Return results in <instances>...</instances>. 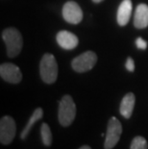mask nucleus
Listing matches in <instances>:
<instances>
[{
  "label": "nucleus",
  "instance_id": "f257e3e1",
  "mask_svg": "<svg viewBox=\"0 0 148 149\" xmlns=\"http://www.w3.org/2000/svg\"><path fill=\"white\" fill-rule=\"evenodd\" d=\"M2 39L6 44L8 57L15 58L20 53L23 45V40L19 31L15 28H7L2 32Z\"/></svg>",
  "mask_w": 148,
  "mask_h": 149
},
{
  "label": "nucleus",
  "instance_id": "f03ea898",
  "mask_svg": "<svg viewBox=\"0 0 148 149\" xmlns=\"http://www.w3.org/2000/svg\"><path fill=\"white\" fill-rule=\"evenodd\" d=\"M40 73L42 81L46 84H53L58 77V64L55 57L45 53L40 63Z\"/></svg>",
  "mask_w": 148,
  "mask_h": 149
},
{
  "label": "nucleus",
  "instance_id": "7ed1b4c3",
  "mask_svg": "<svg viewBox=\"0 0 148 149\" xmlns=\"http://www.w3.org/2000/svg\"><path fill=\"white\" fill-rule=\"evenodd\" d=\"M76 116V105L70 95H65L60 101L58 118L60 124L67 127L74 121Z\"/></svg>",
  "mask_w": 148,
  "mask_h": 149
},
{
  "label": "nucleus",
  "instance_id": "20e7f679",
  "mask_svg": "<svg viewBox=\"0 0 148 149\" xmlns=\"http://www.w3.org/2000/svg\"><path fill=\"white\" fill-rule=\"evenodd\" d=\"M121 133H122V126L120 121L116 117L112 116L108 122L105 142H104V148L105 149L114 148L119 141Z\"/></svg>",
  "mask_w": 148,
  "mask_h": 149
},
{
  "label": "nucleus",
  "instance_id": "39448f33",
  "mask_svg": "<svg viewBox=\"0 0 148 149\" xmlns=\"http://www.w3.org/2000/svg\"><path fill=\"white\" fill-rule=\"evenodd\" d=\"M96 62V54L92 51H86L72 60L71 66L73 70L79 72V73H83V72L90 70L95 65Z\"/></svg>",
  "mask_w": 148,
  "mask_h": 149
},
{
  "label": "nucleus",
  "instance_id": "423d86ee",
  "mask_svg": "<svg viewBox=\"0 0 148 149\" xmlns=\"http://www.w3.org/2000/svg\"><path fill=\"white\" fill-rule=\"evenodd\" d=\"M17 125L13 117L9 116H3L0 120V141L2 144H10L14 141Z\"/></svg>",
  "mask_w": 148,
  "mask_h": 149
},
{
  "label": "nucleus",
  "instance_id": "0eeeda50",
  "mask_svg": "<svg viewBox=\"0 0 148 149\" xmlns=\"http://www.w3.org/2000/svg\"><path fill=\"white\" fill-rule=\"evenodd\" d=\"M63 17L71 24H78L83 19V11L74 1H68L63 7Z\"/></svg>",
  "mask_w": 148,
  "mask_h": 149
},
{
  "label": "nucleus",
  "instance_id": "6e6552de",
  "mask_svg": "<svg viewBox=\"0 0 148 149\" xmlns=\"http://www.w3.org/2000/svg\"><path fill=\"white\" fill-rule=\"evenodd\" d=\"M0 76L4 81L11 84H18L22 79L19 68L10 63H5L0 65Z\"/></svg>",
  "mask_w": 148,
  "mask_h": 149
},
{
  "label": "nucleus",
  "instance_id": "1a4fd4ad",
  "mask_svg": "<svg viewBox=\"0 0 148 149\" xmlns=\"http://www.w3.org/2000/svg\"><path fill=\"white\" fill-rule=\"evenodd\" d=\"M56 40H57L58 44L62 48L67 50L74 49L79 43V40H78L76 35H74L71 32H68L67 30L60 31L57 34Z\"/></svg>",
  "mask_w": 148,
  "mask_h": 149
},
{
  "label": "nucleus",
  "instance_id": "9d476101",
  "mask_svg": "<svg viewBox=\"0 0 148 149\" xmlns=\"http://www.w3.org/2000/svg\"><path fill=\"white\" fill-rule=\"evenodd\" d=\"M132 9H133V4L131 0H123L120 3L117 9V15H116L118 25L125 26L128 23L132 15Z\"/></svg>",
  "mask_w": 148,
  "mask_h": 149
},
{
  "label": "nucleus",
  "instance_id": "9b49d317",
  "mask_svg": "<svg viewBox=\"0 0 148 149\" xmlns=\"http://www.w3.org/2000/svg\"><path fill=\"white\" fill-rule=\"evenodd\" d=\"M134 25L138 29H144L148 26V6L146 4H140L135 12Z\"/></svg>",
  "mask_w": 148,
  "mask_h": 149
},
{
  "label": "nucleus",
  "instance_id": "f8f14e48",
  "mask_svg": "<svg viewBox=\"0 0 148 149\" xmlns=\"http://www.w3.org/2000/svg\"><path fill=\"white\" fill-rule=\"evenodd\" d=\"M135 103H136L135 94L133 93H128L121 100L120 107H119L120 115L127 119L130 118L132 113H133Z\"/></svg>",
  "mask_w": 148,
  "mask_h": 149
},
{
  "label": "nucleus",
  "instance_id": "ddd939ff",
  "mask_svg": "<svg viewBox=\"0 0 148 149\" xmlns=\"http://www.w3.org/2000/svg\"><path fill=\"white\" fill-rule=\"evenodd\" d=\"M43 116V111L42 108H37L36 110L34 111V113H32V116H30L29 120H28L26 126L25 128L23 129V131L21 132V135H20V138L21 139H25L27 138L28 134H29L31 128L33 127V125L36 123L38 120H40V118H42Z\"/></svg>",
  "mask_w": 148,
  "mask_h": 149
},
{
  "label": "nucleus",
  "instance_id": "4468645a",
  "mask_svg": "<svg viewBox=\"0 0 148 149\" xmlns=\"http://www.w3.org/2000/svg\"><path fill=\"white\" fill-rule=\"evenodd\" d=\"M40 136H42V142L45 146H50L52 144V133L47 123H42V128H40Z\"/></svg>",
  "mask_w": 148,
  "mask_h": 149
},
{
  "label": "nucleus",
  "instance_id": "2eb2a0df",
  "mask_svg": "<svg viewBox=\"0 0 148 149\" xmlns=\"http://www.w3.org/2000/svg\"><path fill=\"white\" fill-rule=\"evenodd\" d=\"M130 149H148L146 139L143 137H140V136L135 137L131 142Z\"/></svg>",
  "mask_w": 148,
  "mask_h": 149
},
{
  "label": "nucleus",
  "instance_id": "dca6fc26",
  "mask_svg": "<svg viewBox=\"0 0 148 149\" xmlns=\"http://www.w3.org/2000/svg\"><path fill=\"white\" fill-rule=\"evenodd\" d=\"M125 68L130 72L135 71V62L131 57H128L127 58V61H126V64H125Z\"/></svg>",
  "mask_w": 148,
  "mask_h": 149
},
{
  "label": "nucleus",
  "instance_id": "f3484780",
  "mask_svg": "<svg viewBox=\"0 0 148 149\" xmlns=\"http://www.w3.org/2000/svg\"><path fill=\"white\" fill-rule=\"evenodd\" d=\"M136 45L138 49H141V50H144L147 48V42L142 38H138L136 40Z\"/></svg>",
  "mask_w": 148,
  "mask_h": 149
},
{
  "label": "nucleus",
  "instance_id": "a211bd4d",
  "mask_svg": "<svg viewBox=\"0 0 148 149\" xmlns=\"http://www.w3.org/2000/svg\"><path fill=\"white\" fill-rule=\"evenodd\" d=\"M79 149H91L89 145H83V146H81Z\"/></svg>",
  "mask_w": 148,
  "mask_h": 149
},
{
  "label": "nucleus",
  "instance_id": "6ab92c4d",
  "mask_svg": "<svg viewBox=\"0 0 148 149\" xmlns=\"http://www.w3.org/2000/svg\"><path fill=\"white\" fill-rule=\"evenodd\" d=\"M92 1H93L94 3H100V2H102L103 0H92Z\"/></svg>",
  "mask_w": 148,
  "mask_h": 149
}]
</instances>
